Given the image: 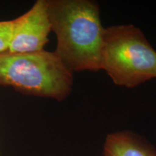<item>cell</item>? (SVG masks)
<instances>
[{"mask_svg":"<svg viewBox=\"0 0 156 156\" xmlns=\"http://www.w3.org/2000/svg\"><path fill=\"white\" fill-rule=\"evenodd\" d=\"M51 31L56 37L54 52L73 73L101 70L105 28L97 2L47 0Z\"/></svg>","mask_w":156,"mask_h":156,"instance_id":"cell-1","label":"cell"},{"mask_svg":"<svg viewBox=\"0 0 156 156\" xmlns=\"http://www.w3.org/2000/svg\"><path fill=\"white\" fill-rule=\"evenodd\" d=\"M73 83L74 73L54 51L0 54V86L61 102L71 94Z\"/></svg>","mask_w":156,"mask_h":156,"instance_id":"cell-2","label":"cell"},{"mask_svg":"<svg viewBox=\"0 0 156 156\" xmlns=\"http://www.w3.org/2000/svg\"><path fill=\"white\" fill-rule=\"evenodd\" d=\"M101 69L115 85L133 88L156 78V51L135 25L107 27L101 48Z\"/></svg>","mask_w":156,"mask_h":156,"instance_id":"cell-3","label":"cell"},{"mask_svg":"<svg viewBox=\"0 0 156 156\" xmlns=\"http://www.w3.org/2000/svg\"><path fill=\"white\" fill-rule=\"evenodd\" d=\"M12 38L7 51L30 53L44 49L51 31L47 0H37L26 12L12 20Z\"/></svg>","mask_w":156,"mask_h":156,"instance_id":"cell-4","label":"cell"},{"mask_svg":"<svg viewBox=\"0 0 156 156\" xmlns=\"http://www.w3.org/2000/svg\"><path fill=\"white\" fill-rule=\"evenodd\" d=\"M103 156H156V149L143 136L129 130L108 134L103 144Z\"/></svg>","mask_w":156,"mask_h":156,"instance_id":"cell-5","label":"cell"},{"mask_svg":"<svg viewBox=\"0 0 156 156\" xmlns=\"http://www.w3.org/2000/svg\"><path fill=\"white\" fill-rule=\"evenodd\" d=\"M12 20L0 21V54L7 51L12 38Z\"/></svg>","mask_w":156,"mask_h":156,"instance_id":"cell-6","label":"cell"}]
</instances>
